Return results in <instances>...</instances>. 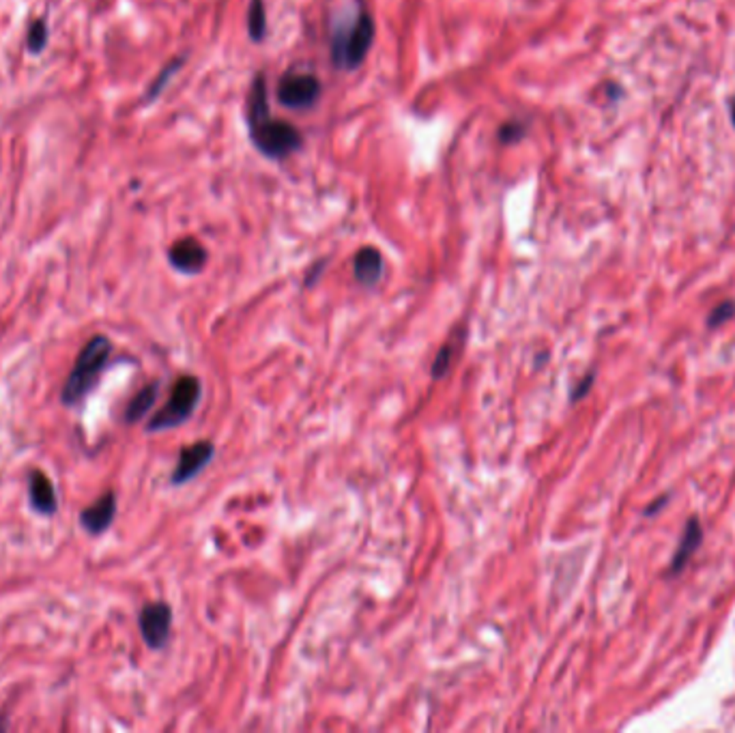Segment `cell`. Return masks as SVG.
Instances as JSON below:
<instances>
[{"mask_svg": "<svg viewBox=\"0 0 735 733\" xmlns=\"http://www.w3.org/2000/svg\"><path fill=\"white\" fill-rule=\"evenodd\" d=\"M158 396H159V383L158 381L144 386L132 398V403L127 404V411H125V422H127V424L140 422V419H143L144 415H147L149 411L153 409V404H155V400H158Z\"/></svg>", "mask_w": 735, "mask_h": 733, "instance_id": "obj_13", "label": "cell"}, {"mask_svg": "<svg viewBox=\"0 0 735 733\" xmlns=\"http://www.w3.org/2000/svg\"><path fill=\"white\" fill-rule=\"evenodd\" d=\"M202 396V386L200 379L192 377V374H185L172 387V394L168 398V403L164 404V409H159L158 413L151 418V422L147 426L149 433H159V430H168L176 428L184 422L194 415V411L200 403Z\"/></svg>", "mask_w": 735, "mask_h": 733, "instance_id": "obj_4", "label": "cell"}, {"mask_svg": "<svg viewBox=\"0 0 735 733\" xmlns=\"http://www.w3.org/2000/svg\"><path fill=\"white\" fill-rule=\"evenodd\" d=\"M523 134H525L523 125H520L519 121H510L502 127L499 138H502V143H519V140L523 138Z\"/></svg>", "mask_w": 735, "mask_h": 733, "instance_id": "obj_19", "label": "cell"}, {"mask_svg": "<svg viewBox=\"0 0 735 733\" xmlns=\"http://www.w3.org/2000/svg\"><path fill=\"white\" fill-rule=\"evenodd\" d=\"M662 503H666V497H660L656 506H649V508H648V514H656V512H658V508L662 506Z\"/></svg>", "mask_w": 735, "mask_h": 733, "instance_id": "obj_21", "label": "cell"}, {"mask_svg": "<svg viewBox=\"0 0 735 733\" xmlns=\"http://www.w3.org/2000/svg\"><path fill=\"white\" fill-rule=\"evenodd\" d=\"M733 314H735L733 301H723V304H718L716 308L710 312V316H707V325L718 327V325L727 323L729 319H733Z\"/></svg>", "mask_w": 735, "mask_h": 733, "instance_id": "obj_16", "label": "cell"}, {"mask_svg": "<svg viewBox=\"0 0 735 733\" xmlns=\"http://www.w3.org/2000/svg\"><path fill=\"white\" fill-rule=\"evenodd\" d=\"M213 454H216V448H213L211 441H196V444L181 450L179 462H176L170 477L172 485H185L192 477H196L211 462Z\"/></svg>", "mask_w": 735, "mask_h": 733, "instance_id": "obj_7", "label": "cell"}, {"mask_svg": "<svg viewBox=\"0 0 735 733\" xmlns=\"http://www.w3.org/2000/svg\"><path fill=\"white\" fill-rule=\"evenodd\" d=\"M248 30L249 37H252V41H257V44L265 39V33H267V12H265L263 0H252V4H249Z\"/></svg>", "mask_w": 735, "mask_h": 733, "instance_id": "obj_14", "label": "cell"}, {"mask_svg": "<svg viewBox=\"0 0 735 733\" xmlns=\"http://www.w3.org/2000/svg\"><path fill=\"white\" fill-rule=\"evenodd\" d=\"M592 383H593V374H587V377H585V381H581V383H578L575 392H572V400H581L583 396H585V394H587V389H589V386H592Z\"/></svg>", "mask_w": 735, "mask_h": 733, "instance_id": "obj_20", "label": "cell"}, {"mask_svg": "<svg viewBox=\"0 0 735 733\" xmlns=\"http://www.w3.org/2000/svg\"><path fill=\"white\" fill-rule=\"evenodd\" d=\"M114 517H117V495L112 491H108L95 503L82 509L80 527L91 535H102L114 523Z\"/></svg>", "mask_w": 735, "mask_h": 733, "instance_id": "obj_8", "label": "cell"}, {"mask_svg": "<svg viewBox=\"0 0 735 733\" xmlns=\"http://www.w3.org/2000/svg\"><path fill=\"white\" fill-rule=\"evenodd\" d=\"M140 634L151 649L166 647L172 628V609L166 602H149L138 615Z\"/></svg>", "mask_w": 735, "mask_h": 733, "instance_id": "obj_6", "label": "cell"}, {"mask_svg": "<svg viewBox=\"0 0 735 733\" xmlns=\"http://www.w3.org/2000/svg\"><path fill=\"white\" fill-rule=\"evenodd\" d=\"M374 41V20L370 13H359L351 22L338 26L331 39V59L340 69H357L366 61Z\"/></svg>", "mask_w": 735, "mask_h": 733, "instance_id": "obj_2", "label": "cell"}, {"mask_svg": "<svg viewBox=\"0 0 735 733\" xmlns=\"http://www.w3.org/2000/svg\"><path fill=\"white\" fill-rule=\"evenodd\" d=\"M353 273L363 286H374L383 275V257L377 248H362L353 258Z\"/></svg>", "mask_w": 735, "mask_h": 733, "instance_id": "obj_11", "label": "cell"}, {"mask_svg": "<svg viewBox=\"0 0 735 733\" xmlns=\"http://www.w3.org/2000/svg\"><path fill=\"white\" fill-rule=\"evenodd\" d=\"M112 353V342L106 336H95L88 340V345L82 348L78 355L74 371H71L69 379L65 381L61 392V403L65 407H76L85 400L93 387L97 386L99 377H102L103 366H106L108 357Z\"/></svg>", "mask_w": 735, "mask_h": 733, "instance_id": "obj_1", "label": "cell"}, {"mask_svg": "<svg viewBox=\"0 0 735 733\" xmlns=\"http://www.w3.org/2000/svg\"><path fill=\"white\" fill-rule=\"evenodd\" d=\"M701 540H703L701 525H698L697 518H690L684 529V535H682V540H680V547H677L675 555H674V561H671V574H677L680 570H684V566L688 564V559L692 558V553L698 549Z\"/></svg>", "mask_w": 735, "mask_h": 733, "instance_id": "obj_12", "label": "cell"}, {"mask_svg": "<svg viewBox=\"0 0 735 733\" xmlns=\"http://www.w3.org/2000/svg\"><path fill=\"white\" fill-rule=\"evenodd\" d=\"M321 97V82L312 74H286L280 80L278 100L290 110H307Z\"/></svg>", "mask_w": 735, "mask_h": 733, "instance_id": "obj_5", "label": "cell"}, {"mask_svg": "<svg viewBox=\"0 0 735 733\" xmlns=\"http://www.w3.org/2000/svg\"><path fill=\"white\" fill-rule=\"evenodd\" d=\"M248 127L254 147L269 159H286L289 155L297 153L304 144L299 129L295 125L274 118L271 114L260 118V121L248 123Z\"/></svg>", "mask_w": 735, "mask_h": 733, "instance_id": "obj_3", "label": "cell"}, {"mask_svg": "<svg viewBox=\"0 0 735 733\" xmlns=\"http://www.w3.org/2000/svg\"><path fill=\"white\" fill-rule=\"evenodd\" d=\"M3 729H7V725H4V722L0 721V731H3Z\"/></svg>", "mask_w": 735, "mask_h": 733, "instance_id": "obj_23", "label": "cell"}, {"mask_svg": "<svg viewBox=\"0 0 735 733\" xmlns=\"http://www.w3.org/2000/svg\"><path fill=\"white\" fill-rule=\"evenodd\" d=\"M181 62H184V61H181V59H176L175 62H170V65H168V67H166V69H164V71H161V74H159V77H158V80H155V82H153V85H151V91H149V100H153V97H158V95H159V93H161V91H164V86H166V85H168V80H170V77L176 74V69H179V67H181Z\"/></svg>", "mask_w": 735, "mask_h": 733, "instance_id": "obj_17", "label": "cell"}, {"mask_svg": "<svg viewBox=\"0 0 735 733\" xmlns=\"http://www.w3.org/2000/svg\"><path fill=\"white\" fill-rule=\"evenodd\" d=\"M731 121H733V127H735V100L731 102Z\"/></svg>", "mask_w": 735, "mask_h": 733, "instance_id": "obj_22", "label": "cell"}, {"mask_svg": "<svg viewBox=\"0 0 735 733\" xmlns=\"http://www.w3.org/2000/svg\"><path fill=\"white\" fill-rule=\"evenodd\" d=\"M29 495L30 506L35 512L44 514V517H52L59 509V499H56L54 485L44 471H33L29 477Z\"/></svg>", "mask_w": 735, "mask_h": 733, "instance_id": "obj_10", "label": "cell"}, {"mask_svg": "<svg viewBox=\"0 0 735 733\" xmlns=\"http://www.w3.org/2000/svg\"><path fill=\"white\" fill-rule=\"evenodd\" d=\"M45 41H48V29H45L44 22H35L29 30V48L33 52H41Z\"/></svg>", "mask_w": 735, "mask_h": 733, "instance_id": "obj_18", "label": "cell"}, {"mask_svg": "<svg viewBox=\"0 0 735 733\" xmlns=\"http://www.w3.org/2000/svg\"><path fill=\"white\" fill-rule=\"evenodd\" d=\"M168 258L172 267L181 273H198L207 265V249L196 239H181L170 248Z\"/></svg>", "mask_w": 735, "mask_h": 733, "instance_id": "obj_9", "label": "cell"}, {"mask_svg": "<svg viewBox=\"0 0 735 733\" xmlns=\"http://www.w3.org/2000/svg\"><path fill=\"white\" fill-rule=\"evenodd\" d=\"M452 362H453V342H447V345L443 346L439 353H437L435 362H432V368H430L432 377H435V379L445 377V374L450 372Z\"/></svg>", "mask_w": 735, "mask_h": 733, "instance_id": "obj_15", "label": "cell"}]
</instances>
